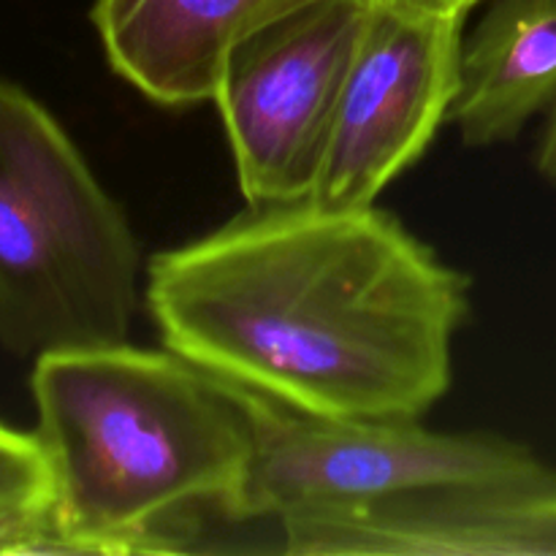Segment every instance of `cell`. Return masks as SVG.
I'll use <instances>...</instances> for the list:
<instances>
[{"label": "cell", "instance_id": "1", "mask_svg": "<svg viewBox=\"0 0 556 556\" xmlns=\"http://www.w3.org/2000/svg\"><path fill=\"white\" fill-rule=\"evenodd\" d=\"M147 275L166 351L313 416L421 418L470 315V280L375 206H250Z\"/></svg>", "mask_w": 556, "mask_h": 556}, {"label": "cell", "instance_id": "2", "mask_svg": "<svg viewBox=\"0 0 556 556\" xmlns=\"http://www.w3.org/2000/svg\"><path fill=\"white\" fill-rule=\"evenodd\" d=\"M30 389L63 554L177 552L174 516L231 514L255 451L231 383L172 351L114 342L41 353Z\"/></svg>", "mask_w": 556, "mask_h": 556}, {"label": "cell", "instance_id": "3", "mask_svg": "<svg viewBox=\"0 0 556 556\" xmlns=\"http://www.w3.org/2000/svg\"><path fill=\"white\" fill-rule=\"evenodd\" d=\"M139 244L63 125L0 79V348L128 342Z\"/></svg>", "mask_w": 556, "mask_h": 556}, {"label": "cell", "instance_id": "4", "mask_svg": "<svg viewBox=\"0 0 556 556\" xmlns=\"http://www.w3.org/2000/svg\"><path fill=\"white\" fill-rule=\"evenodd\" d=\"M233 386V383H231ZM255 434L253 465L228 521L313 519L405 494L541 472L500 434L429 432L418 418H331L233 386Z\"/></svg>", "mask_w": 556, "mask_h": 556}, {"label": "cell", "instance_id": "5", "mask_svg": "<svg viewBox=\"0 0 556 556\" xmlns=\"http://www.w3.org/2000/svg\"><path fill=\"white\" fill-rule=\"evenodd\" d=\"M369 0H320L239 43L220 109L248 206L309 199Z\"/></svg>", "mask_w": 556, "mask_h": 556}, {"label": "cell", "instance_id": "6", "mask_svg": "<svg viewBox=\"0 0 556 556\" xmlns=\"http://www.w3.org/2000/svg\"><path fill=\"white\" fill-rule=\"evenodd\" d=\"M462 20H421L369 3L309 201L375 206L416 166L459 96Z\"/></svg>", "mask_w": 556, "mask_h": 556}, {"label": "cell", "instance_id": "7", "mask_svg": "<svg viewBox=\"0 0 556 556\" xmlns=\"http://www.w3.org/2000/svg\"><path fill=\"white\" fill-rule=\"evenodd\" d=\"M320 0H96L90 11L114 74L166 109L215 101L233 49Z\"/></svg>", "mask_w": 556, "mask_h": 556}, {"label": "cell", "instance_id": "8", "mask_svg": "<svg viewBox=\"0 0 556 556\" xmlns=\"http://www.w3.org/2000/svg\"><path fill=\"white\" fill-rule=\"evenodd\" d=\"M556 103V0H494L462 47L448 123L467 147L514 141Z\"/></svg>", "mask_w": 556, "mask_h": 556}, {"label": "cell", "instance_id": "9", "mask_svg": "<svg viewBox=\"0 0 556 556\" xmlns=\"http://www.w3.org/2000/svg\"><path fill=\"white\" fill-rule=\"evenodd\" d=\"M0 554H63L54 476L36 432L0 421Z\"/></svg>", "mask_w": 556, "mask_h": 556}, {"label": "cell", "instance_id": "10", "mask_svg": "<svg viewBox=\"0 0 556 556\" xmlns=\"http://www.w3.org/2000/svg\"><path fill=\"white\" fill-rule=\"evenodd\" d=\"M532 552L535 556H556V470L538 489L532 510Z\"/></svg>", "mask_w": 556, "mask_h": 556}, {"label": "cell", "instance_id": "11", "mask_svg": "<svg viewBox=\"0 0 556 556\" xmlns=\"http://www.w3.org/2000/svg\"><path fill=\"white\" fill-rule=\"evenodd\" d=\"M372 5L394 14L421 16V20H467L481 0H369Z\"/></svg>", "mask_w": 556, "mask_h": 556}, {"label": "cell", "instance_id": "12", "mask_svg": "<svg viewBox=\"0 0 556 556\" xmlns=\"http://www.w3.org/2000/svg\"><path fill=\"white\" fill-rule=\"evenodd\" d=\"M535 166L541 177L556 185V103L546 114V128H543L541 144H538L535 152Z\"/></svg>", "mask_w": 556, "mask_h": 556}]
</instances>
